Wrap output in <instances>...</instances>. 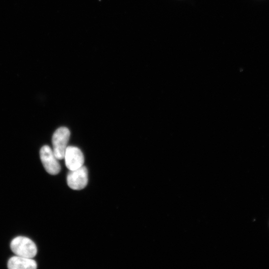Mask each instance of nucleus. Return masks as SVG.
Returning <instances> with one entry per match:
<instances>
[{"label":"nucleus","mask_w":269,"mask_h":269,"mask_svg":"<svg viewBox=\"0 0 269 269\" xmlns=\"http://www.w3.org/2000/svg\"><path fill=\"white\" fill-rule=\"evenodd\" d=\"M71 136L70 130L66 127H60L54 133L52 144L54 153L58 160L64 158L65 153Z\"/></svg>","instance_id":"obj_1"},{"label":"nucleus","mask_w":269,"mask_h":269,"mask_svg":"<svg viewBox=\"0 0 269 269\" xmlns=\"http://www.w3.org/2000/svg\"><path fill=\"white\" fill-rule=\"evenodd\" d=\"M11 249L17 255L29 258L35 257L37 254V247L30 239L19 237L14 239L11 243Z\"/></svg>","instance_id":"obj_2"},{"label":"nucleus","mask_w":269,"mask_h":269,"mask_svg":"<svg viewBox=\"0 0 269 269\" xmlns=\"http://www.w3.org/2000/svg\"><path fill=\"white\" fill-rule=\"evenodd\" d=\"M40 158L46 171L50 175H57L61 167L58 160L52 148L48 145L44 146L40 150Z\"/></svg>","instance_id":"obj_3"},{"label":"nucleus","mask_w":269,"mask_h":269,"mask_svg":"<svg viewBox=\"0 0 269 269\" xmlns=\"http://www.w3.org/2000/svg\"><path fill=\"white\" fill-rule=\"evenodd\" d=\"M88 181V171L84 165L77 170L70 171L67 176V185L74 190H80L84 188Z\"/></svg>","instance_id":"obj_4"},{"label":"nucleus","mask_w":269,"mask_h":269,"mask_svg":"<svg viewBox=\"0 0 269 269\" xmlns=\"http://www.w3.org/2000/svg\"><path fill=\"white\" fill-rule=\"evenodd\" d=\"M66 166L70 171L79 169L84 162V158L81 151L76 147H67L64 158Z\"/></svg>","instance_id":"obj_5"},{"label":"nucleus","mask_w":269,"mask_h":269,"mask_svg":"<svg viewBox=\"0 0 269 269\" xmlns=\"http://www.w3.org/2000/svg\"><path fill=\"white\" fill-rule=\"evenodd\" d=\"M8 267L10 269H36L37 264L32 258L16 255L10 259Z\"/></svg>","instance_id":"obj_6"}]
</instances>
